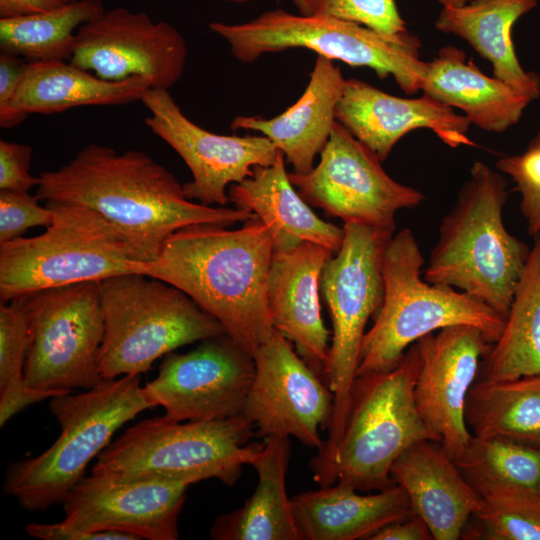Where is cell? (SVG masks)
<instances>
[{
  "mask_svg": "<svg viewBox=\"0 0 540 540\" xmlns=\"http://www.w3.org/2000/svg\"><path fill=\"white\" fill-rule=\"evenodd\" d=\"M61 3L65 4V3H69V2H73V1H77V0H59Z\"/></svg>",
  "mask_w": 540,
  "mask_h": 540,
  "instance_id": "bcb514c9",
  "label": "cell"
},
{
  "mask_svg": "<svg viewBox=\"0 0 540 540\" xmlns=\"http://www.w3.org/2000/svg\"><path fill=\"white\" fill-rule=\"evenodd\" d=\"M231 54L252 63L267 53L306 48L330 60L367 67L380 79L393 77L407 94L422 90L428 62L420 59L419 39L408 33L390 37L364 25L331 17L303 16L282 9L266 11L241 24L212 22Z\"/></svg>",
  "mask_w": 540,
  "mask_h": 540,
  "instance_id": "8fae6325",
  "label": "cell"
},
{
  "mask_svg": "<svg viewBox=\"0 0 540 540\" xmlns=\"http://www.w3.org/2000/svg\"><path fill=\"white\" fill-rule=\"evenodd\" d=\"M140 384V375L122 376L104 379L82 393L50 398L49 409L60 426V435L42 454L10 466L4 494L31 512L63 504L115 432L153 408Z\"/></svg>",
  "mask_w": 540,
  "mask_h": 540,
  "instance_id": "5b68a950",
  "label": "cell"
},
{
  "mask_svg": "<svg viewBox=\"0 0 540 540\" xmlns=\"http://www.w3.org/2000/svg\"><path fill=\"white\" fill-rule=\"evenodd\" d=\"M255 375L242 415L258 437H294L310 448H322L333 394L322 378L276 330L253 354Z\"/></svg>",
  "mask_w": 540,
  "mask_h": 540,
  "instance_id": "9a60e30c",
  "label": "cell"
},
{
  "mask_svg": "<svg viewBox=\"0 0 540 540\" xmlns=\"http://www.w3.org/2000/svg\"><path fill=\"white\" fill-rule=\"evenodd\" d=\"M381 162L336 121L317 166L308 173L288 176L301 197L327 216L394 231L397 211L417 207L425 195L395 181Z\"/></svg>",
  "mask_w": 540,
  "mask_h": 540,
  "instance_id": "4fadbf2b",
  "label": "cell"
},
{
  "mask_svg": "<svg viewBox=\"0 0 540 540\" xmlns=\"http://www.w3.org/2000/svg\"><path fill=\"white\" fill-rule=\"evenodd\" d=\"M336 121L384 161L395 144L413 130L430 129L451 148L474 146L470 121L454 108L423 94L397 97L358 79H346Z\"/></svg>",
  "mask_w": 540,
  "mask_h": 540,
  "instance_id": "ffe728a7",
  "label": "cell"
},
{
  "mask_svg": "<svg viewBox=\"0 0 540 540\" xmlns=\"http://www.w3.org/2000/svg\"><path fill=\"white\" fill-rule=\"evenodd\" d=\"M291 507L302 540H370L413 514L406 492L396 483L364 495L336 482L293 496Z\"/></svg>",
  "mask_w": 540,
  "mask_h": 540,
  "instance_id": "484cf974",
  "label": "cell"
},
{
  "mask_svg": "<svg viewBox=\"0 0 540 540\" xmlns=\"http://www.w3.org/2000/svg\"><path fill=\"white\" fill-rule=\"evenodd\" d=\"M345 82L332 60L317 55L306 89L295 104L271 119L237 116L231 129L261 132L284 154L293 172L308 173L329 140Z\"/></svg>",
  "mask_w": 540,
  "mask_h": 540,
  "instance_id": "cb8c5ba5",
  "label": "cell"
},
{
  "mask_svg": "<svg viewBox=\"0 0 540 540\" xmlns=\"http://www.w3.org/2000/svg\"><path fill=\"white\" fill-rule=\"evenodd\" d=\"M30 332L25 381L32 388L70 393L104 380L99 369L105 323L98 282H81L18 297Z\"/></svg>",
  "mask_w": 540,
  "mask_h": 540,
  "instance_id": "7c38bea8",
  "label": "cell"
},
{
  "mask_svg": "<svg viewBox=\"0 0 540 540\" xmlns=\"http://www.w3.org/2000/svg\"><path fill=\"white\" fill-rule=\"evenodd\" d=\"M39 201L29 192L0 190V244L20 237L31 227L52 223L51 208Z\"/></svg>",
  "mask_w": 540,
  "mask_h": 540,
  "instance_id": "74e56055",
  "label": "cell"
},
{
  "mask_svg": "<svg viewBox=\"0 0 540 540\" xmlns=\"http://www.w3.org/2000/svg\"><path fill=\"white\" fill-rule=\"evenodd\" d=\"M32 147L0 140V190L29 192L38 186L39 177L30 173Z\"/></svg>",
  "mask_w": 540,
  "mask_h": 540,
  "instance_id": "f35d334b",
  "label": "cell"
},
{
  "mask_svg": "<svg viewBox=\"0 0 540 540\" xmlns=\"http://www.w3.org/2000/svg\"><path fill=\"white\" fill-rule=\"evenodd\" d=\"M343 229L342 246L326 261L320 277L333 328L325 374L333 394V409L327 438L309 467L322 479L331 475L366 325L383 302L382 258L394 232L355 223H344Z\"/></svg>",
  "mask_w": 540,
  "mask_h": 540,
  "instance_id": "8992f818",
  "label": "cell"
},
{
  "mask_svg": "<svg viewBox=\"0 0 540 540\" xmlns=\"http://www.w3.org/2000/svg\"><path fill=\"white\" fill-rule=\"evenodd\" d=\"M105 332L104 379L141 375L179 347L225 335L223 325L177 287L127 273L98 282Z\"/></svg>",
  "mask_w": 540,
  "mask_h": 540,
  "instance_id": "ba28073f",
  "label": "cell"
},
{
  "mask_svg": "<svg viewBox=\"0 0 540 540\" xmlns=\"http://www.w3.org/2000/svg\"><path fill=\"white\" fill-rule=\"evenodd\" d=\"M223 1L229 2V3H235V4H245L249 2L250 0H223Z\"/></svg>",
  "mask_w": 540,
  "mask_h": 540,
  "instance_id": "f6af8a7d",
  "label": "cell"
},
{
  "mask_svg": "<svg viewBox=\"0 0 540 540\" xmlns=\"http://www.w3.org/2000/svg\"><path fill=\"white\" fill-rule=\"evenodd\" d=\"M463 474L479 495L481 506L470 519L473 525H466L462 538L540 540V491Z\"/></svg>",
  "mask_w": 540,
  "mask_h": 540,
  "instance_id": "d6a6232c",
  "label": "cell"
},
{
  "mask_svg": "<svg viewBox=\"0 0 540 540\" xmlns=\"http://www.w3.org/2000/svg\"><path fill=\"white\" fill-rule=\"evenodd\" d=\"M187 55L183 36L171 24L114 8L79 27L69 62L107 81L144 77L151 88L168 90L182 77Z\"/></svg>",
  "mask_w": 540,
  "mask_h": 540,
  "instance_id": "2e32d148",
  "label": "cell"
},
{
  "mask_svg": "<svg viewBox=\"0 0 540 540\" xmlns=\"http://www.w3.org/2000/svg\"><path fill=\"white\" fill-rule=\"evenodd\" d=\"M189 486L175 480L92 473L67 495L61 523L88 533L113 531L136 540H176Z\"/></svg>",
  "mask_w": 540,
  "mask_h": 540,
  "instance_id": "ac0fdd59",
  "label": "cell"
},
{
  "mask_svg": "<svg viewBox=\"0 0 540 540\" xmlns=\"http://www.w3.org/2000/svg\"><path fill=\"white\" fill-rule=\"evenodd\" d=\"M28 63L19 55L0 51V109L13 97Z\"/></svg>",
  "mask_w": 540,
  "mask_h": 540,
  "instance_id": "b9f144b4",
  "label": "cell"
},
{
  "mask_svg": "<svg viewBox=\"0 0 540 540\" xmlns=\"http://www.w3.org/2000/svg\"><path fill=\"white\" fill-rule=\"evenodd\" d=\"M423 264L409 228L392 236L382 258L383 302L364 335L356 376L393 368L417 340L449 326H475L490 344L501 335V315L471 295L425 281Z\"/></svg>",
  "mask_w": 540,
  "mask_h": 540,
  "instance_id": "277c9868",
  "label": "cell"
},
{
  "mask_svg": "<svg viewBox=\"0 0 540 540\" xmlns=\"http://www.w3.org/2000/svg\"><path fill=\"white\" fill-rule=\"evenodd\" d=\"M442 6H460L470 0H437Z\"/></svg>",
  "mask_w": 540,
  "mask_h": 540,
  "instance_id": "ee69618b",
  "label": "cell"
},
{
  "mask_svg": "<svg viewBox=\"0 0 540 540\" xmlns=\"http://www.w3.org/2000/svg\"><path fill=\"white\" fill-rule=\"evenodd\" d=\"M53 221L40 235L0 244V300L53 287L141 273L145 262L129 239L98 212L46 202Z\"/></svg>",
  "mask_w": 540,
  "mask_h": 540,
  "instance_id": "52a82bcc",
  "label": "cell"
},
{
  "mask_svg": "<svg viewBox=\"0 0 540 540\" xmlns=\"http://www.w3.org/2000/svg\"><path fill=\"white\" fill-rule=\"evenodd\" d=\"M41 201L88 207L114 224L142 260L155 261L174 232L196 224L229 227L254 214L188 199L175 176L139 150L91 143L59 169L39 175Z\"/></svg>",
  "mask_w": 540,
  "mask_h": 540,
  "instance_id": "6da1fadb",
  "label": "cell"
},
{
  "mask_svg": "<svg viewBox=\"0 0 540 540\" xmlns=\"http://www.w3.org/2000/svg\"><path fill=\"white\" fill-rule=\"evenodd\" d=\"M31 332L20 298L0 304V426L33 403L61 395L25 381Z\"/></svg>",
  "mask_w": 540,
  "mask_h": 540,
  "instance_id": "836d02e7",
  "label": "cell"
},
{
  "mask_svg": "<svg viewBox=\"0 0 540 540\" xmlns=\"http://www.w3.org/2000/svg\"><path fill=\"white\" fill-rule=\"evenodd\" d=\"M540 372V237L534 239L497 341L483 357L479 379L509 380Z\"/></svg>",
  "mask_w": 540,
  "mask_h": 540,
  "instance_id": "f546056e",
  "label": "cell"
},
{
  "mask_svg": "<svg viewBox=\"0 0 540 540\" xmlns=\"http://www.w3.org/2000/svg\"><path fill=\"white\" fill-rule=\"evenodd\" d=\"M254 375L253 356L225 334L165 355L143 389L153 408L176 421L225 419L242 414Z\"/></svg>",
  "mask_w": 540,
  "mask_h": 540,
  "instance_id": "5bb4252c",
  "label": "cell"
},
{
  "mask_svg": "<svg viewBox=\"0 0 540 540\" xmlns=\"http://www.w3.org/2000/svg\"><path fill=\"white\" fill-rule=\"evenodd\" d=\"M423 94L464 112L471 124L491 133L516 125L531 101L503 81L484 74L457 47L447 45L428 61Z\"/></svg>",
  "mask_w": 540,
  "mask_h": 540,
  "instance_id": "4316f807",
  "label": "cell"
},
{
  "mask_svg": "<svg viewBox=\"0 0 540 540\" xmlns=\"http://www.w3.org/2000/svg\"><path fill=\"white\" fill-rule=\"evenodd\" d=\"M151 86L144 77L107 81L69 61H29L13 97L0 109V126H16L34 113L141 101Z\"/></svg>",
  "mask_w": 540,
  "mask_h": 540,
  "instance_id": "603a6c76",
  "label": "cell"
},
{
  "mask_svg": "<svg viewBox=\"0 0 540 540\" xmlns=\"http://www.w3.org/2000/svg\"><path fill=\"white\" fill-rule=\"evenodd\" d=\"M433 535L426 522L418 515L412 514L402 520L393 522L377 533L370 540H431Z\"/></svg>",
  "mask_w": 540,
  "mask_h": 540,
  "instance_id": "60d3db41",
  "label": "cell"
},
{
  "mask_svg": "<svg viewBox=\"0 0 540 540\" xmlns=\"http://www.w3.org/2000/svg\"><path fill=\"white\" fill-rule=\"evenodd\" d=\"M419 369L413 344L393 368L356 376L333 459V484L358 491L385 489L395 484L391 467L405 450L422 440L440 442L416 406Z\"/></svg>",
  "mask_w": 540,
  "mask_h": 540,
  "instance_id": "30bf717a",
  "label": "cell"
},
{
  "mask_svg": "<svg viewBox=\"0 0 540 540\" xmlns=\"http://www.w3.org/2000/svg\"><path fill=\"white\" fill-rule=\"evenodd\" d=\"M465 419L474 436L540 446V372L500 381L477 378L467 397Z\"/></svg>",
  "mask_w": 540,
  "mask_h": 540,
  "instance_id": "4dcf8cb0",
  "label": "cell"
},
{
  "mask_svg": "<svg viewBox=\"0 0 540 540\" xmlns=\"http://www.w3.org/2000/svg\"><path fill=\"white\" fill-rule=\"evenodd\" d=\"M455 462L463 473L540 491V446L500 436L472 435Z\"/></svg>",
  "mask_w": 540,
  "mask_h": 540,
  "instance_id": "e575fe53",
  "label": "cell"
},
{
  "mask_svg": "<svg viewBox=\"0 0 540 540\" xmlns=\"http://www.w3.org/2000/svg\"><path fill=\"white\" fill-rule=\"evenodd\" d=\"M104 11L100 0H77L46 12L0 18V51L28 61H70L79 27Z\"/></svg>",
  "mask_w": 540,
  "mask_h": 540,
  "instance_id": "1f68e13d",
  "label": "cell"
},
{
  "mask_svg": "<svg viewBox=\"0 0 540 540\" xmlns=\"http://www.w3.org/2000/svg\"><path fill=\"white\" fill-rule=\"evenodd\" d=\"M414 344L420 355L414 387L417 409L456 461L472 437L465 419L467 397L492 344L471 325L449 326Z\"/></svg>",
  "mask_w": 540,
  "mask_h": 540,
  "instance_id": "d6986e66",
  "label": "cell"
},
{
  "mask_svg": "<svg viewBox=\"0 0 540 540\" xmlns=\"http://www.w3.org/2000/svg\"><path fill=\"white\" fill-rule=\"evenodd\" d=\"M273 252L270 232L254 214L237 230L196 224L174 232L143 274L182 290L253 356L275 331L267 300Z\"/></svg>",
  "mask_w": 540,
  "mask_h": 540,
  "instance_id": "7a4b0ae2",
  "label": "cell"
},
{
  "mask_svg": "<svg viewBox=\"0 0 540 540\" xmlns=\"http://www.w3.org/2000/svg\"><path fill=\"white\" fill-rule=\"evenodd\" d=\"M507 182L473 162L454 205L442 219L423 278L482 301L506 319L530 247L505 227Z\"/></svg>",
  "mask_w": 540,
  "mask_h": 540,
  "instance_id": "3957f363",
  "label": "cell"
},
{
  "mask_svg": "<svg viewBox=\"0 0 540 540\" xmlns=\"http://www.w3.org/2000/svg\"><path fill=\"white\" fill-rule=\"evenodd\" d=\"M390 473L406 492L413 513L428 525L434 540L462 538L481 502L439 441L415 443L396 459Z\"/></svg>",
  "mask_w": 540,
  "mask_h": 540,
  "instance_id": "7402d4cb",
  "label": "cell"
},
{
  "mask_svg": "<svg viewBox=\"0 0 540 540\" xmlns=\"http://www.w3.org/2000/svg\"><path fill=\"white\" fill-rule=\"evenodd\" d=\"M496 168L512 179L520 194V210L528 234L533 239L540 237V130L524 151L500 157Z\"/></svg>",
  "mask_w": 540,
  "mask_h": 540,
  "instance_id": "8d00e7d4",
  "label": "cell"
},
{
  "mask_svg": "<svg viewBox=\"0 0 540 540\" xmlns=\"http://www.w3.org/2000/svg\"><path fill=\"white\" fill-rule=\"evenodd\" d=\"M141 102L150 115L147 127L184 160L193 179L183 185L190 200L225 206L227 187L252 175L255 166H269L278 149L265 136L220 135L192 122L168 90L149 88Z\"/></svg>",
  "mask_w": 540,
  "mask_h": 540,
  "instance_id": "e0dca14e",
  "label": "cell"
},
{
  "mask_svg": "<svg viewBox=\"0 0 540 540\" xmlns=\"http://www.w3.org/2000/svg\"><path fill=\"white\" fill-rule=\"evenodd\" d=\"M333 254L304 242L289 252H273L268 310L273 328L293 343L297 353L321 378L326 374L329 331L321 316L320 277Z\"/></svg>",
  "mask_w": 540,
  "mask_h": 540,
  "instance_id": "44dd1931",
  "label": "cell"
},
{
  "mask_svg": "<svg viewBox=\"0 0 540 540\" xmlns=\"http://www.w3.org/2000/svg\"><path fill=\"white\" fill-rule=\"evenodd\" d=\"M290 455L289 438H265L251 463L258 475L253 494L241 508L216 519L213 539L302 540L286 492Z\"/></svg>",
  "mask_w": 540,
  "mask_h": 540,
  "instance_id": "f1b7e54d",
  "label": "cell"
},
{
  "mask_svg": "<svg viewBox=\"0 0 540 540\" xmlns=\"http://www.w3.org/2000/svg\"><path fill=\"white\" fill-rule=\"evenodd\" d=\"M26 532L41 540H136L135 537L113 531L82 532L73 530L59 523H30L25 527Z\"/></svg>",
  "mask_w": 540,
  "mask_h": 540,
  "instance_id": "ab89813d",
  "label": "cell"
},
{
  "mask_svg": "<svg viewBox=\"0 0 540 540\" xmlns=\"http://www.w3.org/2000/svg\"><path fill=\"white\" fill-rule=\"evenodd\" d=\"M537 0H470L442 6L435 28L465 40L492 65L493 76L531 102L540 97V77L521 66L514 49L512 28Z\"/></svg>",
  "mask_w": 540,
  "mask_h": 540,
  "instance_id": "83f0119b",
  "label": "cell"
},
{
  "mask_svg": "<svg viewBox=\"0 0 540 540\" xmlns=\"http://www.w3.org/2000/svg\"><path fill=\"white\" fill-rule=\"evenodd\" d=\"M298 14L355 22L390 37L409 33L395 0H292Z\"/></svg>",
  "mask_w": 540,
  "mask_h": 540,
  "instance_id": "d590c367",
  "label": "cell"
},
{
  "mask_svg": "<svg viewBox=\"0 0 540 540\" xmlns=\"http://www.w3.org/2000/svg\"><path fill=\"white\" fill-rule=\"evenodd\" d=\"M229 202L257 215L267 226L276 253L289 252L304 242L321 245L335 255L344 229L319 218L291 183L285 157L279 150L269 166H255L252 175L232 184Z\"/></svg>",
  "mask_w": 540,
  "mask_h": 540,
  "instance_id": "d4e9b609",
  "label": "cell"
},
{
  "mask_svg": "<svg viewBox=\"0 0 540 540\" xmlns=\"http://www.w3.org/2000/svg\"><path fill=\"white\" fill-rule=\"evenodd\" d=\"M63 5L59 0H0V18L46 12Z\"/></svg>",
  "mask_w": 540,
  "mask_h": 540,
  "instance_id": "7bdbcfd3",
  "label": "cell"
},
{
  "mask_svg": "<svg viewBox=\"0 0 540 540\" xmlns=\"http://www.w3.org/2000/svg\"><path fill=\"white\" fill-rule=\"evenodd\" d=\"M254 431L242 414L204 421H176L164 414L129 427L97 456L92 473L190 485L215 478L232 486L260 448L247 445Z\"/></svg>",
  "mask_w": 540,
  "mask_h": 540,
  "instance_id": "9c48e42d",
  "label": "cell"
}]
</instances>
